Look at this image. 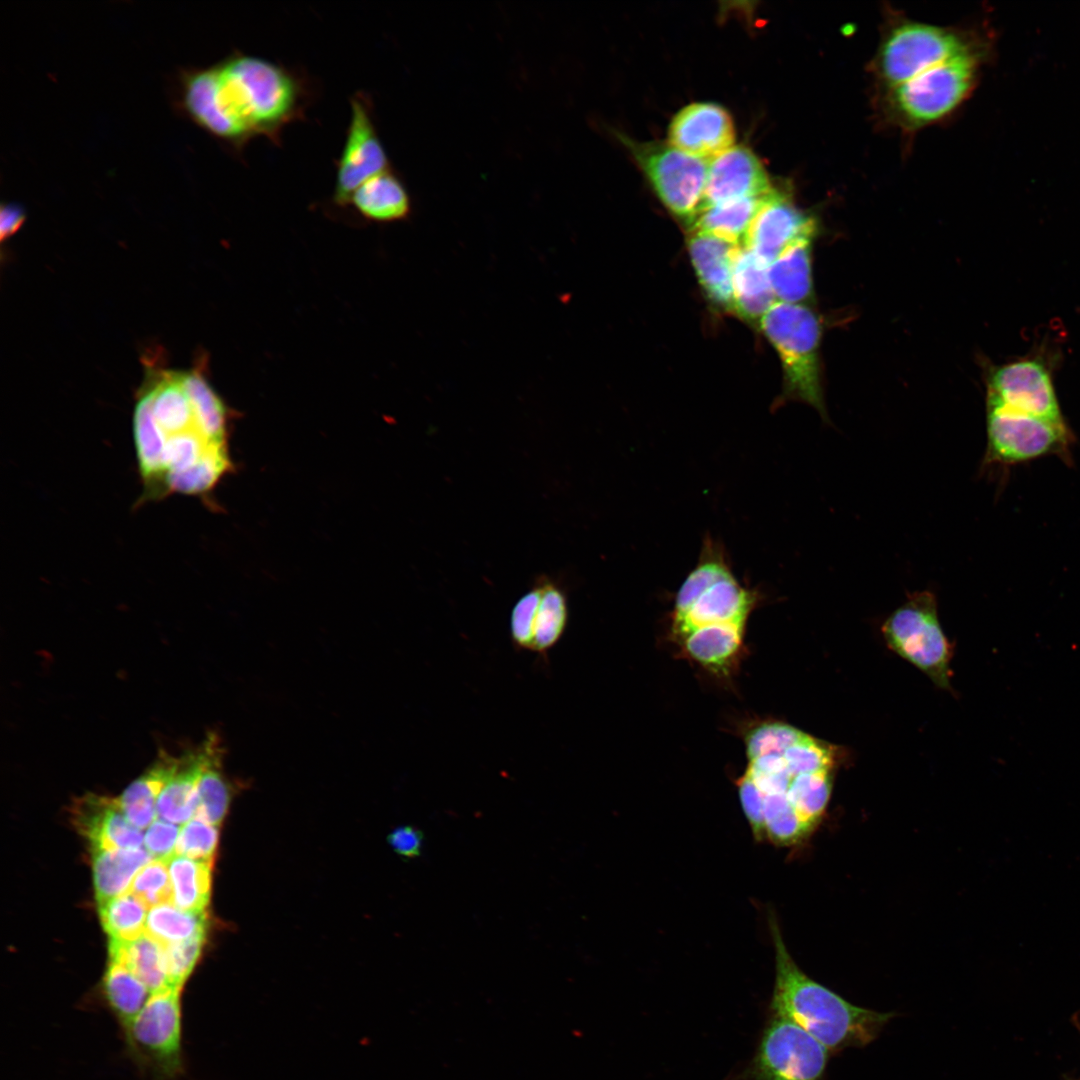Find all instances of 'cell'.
<instances>
[{"label": "cell", "mask_w": 1080, "mask_h": 1080, "mask_svg": "<svg viewBox=\"0 0 1080 1080\" xmlns=\"http://www.w3.org/2000/svg\"><path fill=\"white\" fill-rule=\"evenodd\" d=\"M132 436L141 484L137 506L172 495L206 499L234 467L228 440L209 426L182 371L147 376L136 396Z\"/></svg>", "instance_id": "6da1fadb"}, {"label": "cell", "mask_w": 1080, "mask_h": 1080, "mask_svg": "<svg viewBox=\"0 0 1080 1080\" xmlns=\"http://www.w3.org/2000/svg\"><path fill=\"white\" fill-rule=\"evenodd\" d=\"M314 95L304 72L236 51L208 68L194 113L202 128L240 151L257 136L280 144L284 127L304 119Z\"/></svg>", "instance_id": "7a4b0ae2"}, {"label": "cell", "mask_w": 1080, "mask_h": 1080, "mask_svg": "<svg viewBox=\"0 0 1080 1080\" xmlns=\"http://www.w3.org/2000/svg\"><path fill=\"white\" fill-rule=\"evenodd\" d=\"M770 927L776 952L770 1013L794 1022L830 1054L865 1047L874 1041L895 1013L854 1005L811 979L789 955L773 918Z\"/></svg>", "instance_id": "3957f363"}, {"label": "cell", "mask_w": 1080, "mask_h": 1080, "mask_svg": "<svg viewBox=\"0 0 1080 1080\" xmlns=\"http://www.w3.org/2000/svg\"><path fill=\"white\" fill-rule=\"evenodd\" d=\"M784 373V396L815 408L824 420L827 411L820 379L821 325L806 304L777 301L760 319Z\"/></svg>", "instance_id": "277c9868"}, {"label": "cell", "mask_w": 1080, "mask_h": 1080, "mask_svg": "<svg viewBox=\"0 0 1080 1080\" xmlns=\"http://www.w3.org/2000/svg\"><path fill=\"white\" fill-rule=\"evenodd\" d=\"M181 991L152 993L122 1029L128 1055L146 1080H177L184 1072Z\"/></svg>", "instance_id": "5b68a950"}, {"label": "cell", "mask_w": 1080, "mask_h": 1080, "mask_svg": "<svg viewBox=\"0 0 1080 1080\" xmlns=\"http://www.w3.org/2000/svg\"><path fill=\"white\" fill-rule=\"evenodd\" d=\"M986 431L983 469H1007L1049 456L1071 463L1075 438L1067 423L1021 413L987 398Z\"/></svg>", "instance_id": "8992f818"}, {"label": "cell", "mask_w": 1080, "mask_h": 1080, "mask_svg": "<svg viewBox=\"0 0 1080 1080\" xmlns=\"http://www.w3.org/2000/svg\"><path fill=\"white\" fill-rule=\"evenodd\" d=\"M888 645L939 687L948 689L950 645L937 615V601L930 591L916 592L884 622Z\"/></svg>", "instance_id": "52a82bcc"}, {"label": "cell", "mask_w": 1080, "mask_h": 1080, "mask_svg": "<svg viewBox=\"0 0 1080 1080\" xmlns=\"http://www.w3.org/2000/svg\"><path fill=\"white\" fill-rule=\"evenodd\" d=\"M978 65L979 54L969 48L892 88V103L911 125L937 121L966 98Z\"/></svg>", "instance_id": "ba28073f"}, {"label": "cell", "mask_w": 1080, "mask_h": 1080, "mask_svg": "<svg viewBox=\"0 0 1080 1080\" xmlns=\"http://www.w3.org/2000/svg\"><path fill=\"white\" fill-rule=\"evenodd\" d=\"M830 1052L789 1019L770 1013L744 1080H823Z\"/></svg>", "instance_id": "9c48e42d"}, {"label": "cell", "mask_w": 1080, "mask_h": 1080, "mask_svg": "<svg viewBox=\"0 0 1080 1080\" xmlns=\"http://www.w3.org/2000/svg\"><path fill=\"white\" fill-rule=\"evenodd\" d=\"M622 141L666 208L690 222L700 208L709 160L687 154L669 143H639L623 136Z\"/></svg>", "instance_id": "30bf717a"}, {"label": "cell", "mask_w": 1080, "mask_h": 1080, "mask_svg": "<svg viewBox=\"0 0 1080 1080\" xmlns=\"http://www.w3.org/2000/svg\"><path fill=\"white\" fill-rule=\"evenodd\" d=\"M969 48V44L951 30L924 23H903L894 28L882 44L880 73L894 88Z\"/></svg>", "instance_id": "8fae6325"}, {"label": "cell", "mask_w": 1080, "mask_h": 1080, "mask_svg": "<svg viewBox=\"0 0 1080 1080\" xmlns=\"http://www.w3.org/2000/svg\"><path fill=\"white\" fill-rule=\"evenodd\" d=\"M569 623L568 598L555 582L542 578L512 608L509 636L520 652L534 654L548 664L549 652L561 641Z\"/></svg>", "instance_id": "7c38bea8"}, {"label": "cell", "mask_w": 1080, "mask_h": 1080, "mask_svg": "<svg viewBox=\"0 0 1080 1080\" xmlns=\"http://www.w3.org/2000/svg\"><path fill=\"white\" fill-rule=\"evenodd\" d=\"M351 118L342 152L335 162L336 179L332 201L349 205L354 191L373 176L388 170L390 162L378 135L371 98L357 91L350 98Z\"/></svg>", "instance_id": "4fadbf2b"}, {"label": "cell", "mask_w": 1080, "mask_h": 1080, "mask_svg": "<svg viewBox=\"0 0 1080 1080\" xmlns=\"http://www.w3.org/2000/svg\"><path fill=\"white\" fill-rule=\"evenodd\" d=\"M987 398L1028 415L1066 424L1047 363L1029 356L995 367L988 378Z\"/></svg>", "instance_id": "5bb4252c"}, {"label": "cell", "mask_w": 1080, "mask_h": 1080, "mask_svg": "<svg viewBox=\"0 0 1080 1080\" xmlns=\"http://www.w3.org/2000/svg\"><path fill=\"white\" fill-rule=\"evenodd\" d=\"M773 190L768 174L756 155L747 147L734 145L709 160L698 213L710 206L763 196Z\"/></svg>", "instance_id": "9a60e30c"}, {"label": "cell", "mask_w": 1080, "mask_h": 1080, "mask_svg": "<svg viewBox=\"0 0 1080 1080\" xmlns=\"http://www.w3.org/2000/svg\"><path fill=\"white\" fill-rule=\"evenodd\" d=\"M815 233V220L774 190L752 220L743 245L769 266L791 243Z\"/></svg>", "instance_id": "2e32d148"}, {"label": "cell", "mask_w": 1080, "mask_h": 1080, "mask_svg": "<svg viewBox=\"0 0 1080 1080\" xmlns=\"http://www.w3.org/2000/svg\"><path fill=\"white\" fill-rule=\"evenodd\" d=\"M669 144L692 156L711 160L734 146L735 129L729 113L714 103H693L672 119Z\"/></svg>", "instance_id": "e0dca14e"}, {"label": "cell", "mask_w": 1080, "mask_h": 1080, "mask_svg": "<svg viewBox=\"0 0 1080 1080\" xmlns=\"http://www.w3.org/2000/svg\"><path fill=\"white\" fill-rule=\"evenodd\" d=\"M72 821L90 844V849L140 848L141 830L125 817L116 798L85 794L74 800Z\"/></svg>", "instance_id": "ac0fdd59"}, {"label": "cell", "mask_w": 1080, "mask_h": 1080, "mask_svg": "<svg viewBox=\"0 0 1080 1080\" xmlns=\"http://www.w3.org/2000/svg\"><path fill=\"white\" fill-rule=\"evenodd\" d=\"M221 745L220 737L209 732L201 743L179 755L177 768L157 799L158 819L185 824L194 817L199 779L209 759Z\"/></svg>", "instance_id": "d6986e66"}, {"label": "cell", "mask_w": 1080, "mask_h": 1080, "mask_svg": "<svg viewBox=\"0 0 1080 1080\" xmlns=\"http://www.w3.org/2000/svg\"><path fill=\"white\" fill-rule=\"evenodd\" d=\"M755 601V594L742 587L729 571L703 591L683 614L673 616V632L685 639L708 625L747 619Z\"/></svg>", "instance_id": "ffe728a7"}, {"label": "cell", "mask_w": 1080, "mask_h": 1080, "mask_svg": "<svg viewBox=\"0 0 1080 1080\" xmlns=\"http://www.w3.org/2000/svg\"><path fill=\"white\" fill-rule=\"evenodd\" d=\"M737 246L700 232L691 231L688 239L690 258L702 287L716 304L730 311L732 261Z\"/></svg>", "instance_id": "44dd1931"}, {"label": "cell", "mask_w": 1080, "mask_h": 1080, "mask_svg": "<svg viewBox=\"0 0 1080 1080\" xmlns=\"http://www.w3.org/2000/svg\"><path fill=\"white\" fill-rule=\"evenodd\" d=\"M733 311L746 320H759L777 302L768 266L743 244L735 248L732 261Z\"/></svg>", "instance_id": "7402d4cb"}, {"label": "cell", "mask_w": 1080, "mask_h": 1080, "mask_svg": "<svg viewBox=\"0 0 1080 1080\" xmlns=\"http://www.w3.org/2000/svg\"><path fill=\"white\" fill-rule=\"evenodd\" d=\"M349 205L364 219L378 223L407 219L412 210L409 193L391 168L360 185L352 194Z\"/></svg>", "instance_id": "603a6c76"}, {"label": "cell", "mask_w": 1080, "mask_h": 1080, "mask_svg": "<svg viewBox=\"0 0 1080 1080\" xmlns=\"http://www.w3.org/2000/svg\"><path fill=\"white\" fill-rule=\"evenodd\" d=\"M178 762L179 755L159 751L151 766L116 797L122 812L133 826L142 830L156 820L158 796Z\"/></svg>", "instance_id": "cb8c5ba5"}, {"label": "cell", "mask_w": 1080, "mask_h": 1080, "mask_svg": "<svg viewBox=\"0 0 1080 1080\" xmlns=\"http://www.w3.org/2000/svg\"><path fill=\"white\" fill-rule=\"evenodd\" d=\"M814 236L800 237L768 266L769 280L777 301L805 304L812 296L811 251Z\"/></svg>", "instance_id": "d4e9b609"}, {"label": "cell", "mask_w": 1080, "mask_h": 1080, "mask_svg": "<svg viewBox=\"0 0 1080 1080\" xmlns=\"http://www.w3.org/2000/svg\"><path fill=\"white\" fill-rule=\"evenodd\" d=\"M90 850L97 904L128 892L138 871L153 860L141 847Z\"/></svg>", "instance_id": "484cf974"}, {"label": "cell", "mask_w": 1080, "mask_h": 1080, "mask_svg": "<svg viewBox=\"0 0 1080 1080\" xmlns=\"http://www.w3.org/2000/svg\"><path fill=\"white\" fill-rule=\"evenodd\" d=\"M772 192L705 208L689 222L691 231L742 245L752 220Z\"/></svg>", "instance_id": "4316f807"}, {"label": "cell", "mask_w": 1080, "mask_h": 1080, "mask_svg": "<svg viewBox=\"0 0 1080 1080\" xmlns=\"http://www.w3.org/2000/svg\"><path fill=\"white\" fill-rule=\"evenodd\" d=\"M109 960L128 968L154 993L170 987L164 945L146 931L131 940H109Z\"/></svg>", "instance_id": "83f0119b"}, {"label": "cell", "mask_w": 1080, "mask_h": 1080, "mask_svg": "<svg viewBox=\"0 0 1080 1080\" xmlns=\"http://www.w3.org/2000/svg\"><path fill=\"white\" fill-rule=\"evenodd\" d=\"M746 619L702 627L684 639L687 653L699 663L720 669L736 655L742 644Z\"/></svg>", "instance_id": "f1b7e54d"}, {"label": "cell", "mask_w": 1080, "mask_h": 1080, "mask_svg": "<svg viewBox=\"0 0 1080 1080\" xmlns=\"http://www.w3.org/2000/svg\"><path fill=\"white\" fill-rule=\"evenodd\" d=\"M213 862L175 854L168 862L171 902L187 911H205L211 893Z\"/></svg>", "instance_id": "f546056e"}, {"label": "cell", "mask_w": 1080, "mask_h": 1080, "mask_svg": "<svg viewBox=\"0 0 1080 1080\" xmlns=\"http://www.w3.org/2000/svg\"><path fill=\"white\" fill-rule=\"evenodd\" d=\"M101 986L104 1001L122 1029L137 1016L152 994L128 968L114 961H109Z\"/></svg>", "instance_id": "4dcf8cb0"}, {"label": "cell", "mask_w": 1080, "mask_h": 1080, "mask_svg": "<svg viewBox=\"0 0 1080 1080\" xmlns=\"http://www.w3.org/2000/svg\"><path fill=\"white\" fill-rule=\"evenodd\" d=\"M221 745L209 759L197 786L196 817L219 826L229 809L234 787L224 774Z\"/></svg>", "instance_id": "1f68e13d"}, {"label": "cell", "mask_w": 1080, "mask_h": 1080, "mask_svg": "<svg viewBox=\"0 0 1080 1080\" xmlns=\"http://www.w3.org/2000/svg\"><path fill=\"white\" fill-rule=\"evenodd\" d=\"M207 928L206 911L182 910L172 902L151 907L145 925V931L163 945L206 935Z\"/></svg>", "instance_id": "d6a6232c"}, {"label": "cell", "mask_w": 1080, "mask_h": 1080, "mask_svg": "<svg viewBox=\"0 0 1080 1080\" xmlns=\"http://www.w3.org/2000/svg\"><path fill=\"white\" fill-rule=\"evenodd\" d=\"M147 906L130 891L98 904L104 931L111 940H131L145 932Z\"/></svg>", "instance_id": "836d02e7"}, {"label": "cell", "mask_w": 1080, "mask_h": 1080, "mask_svg": "<svg viewBox=\"0 0 1080 1080\" xmlns=\"http://www.w3.org/2000/svg\"><path fill=\"white\" fill-rule=\"evenodd\" d=\"M832 789V770L800 774L790 782L786 797L800 818L812 828L824 813Z\"/></svg>", "instance_id": "e575fe53"}, {"label": "cell", "mask_w": 1080, "mask_h": 1080, "mask_svg": "<svg viewBox=\"0 0 1080 1080\" xmlns=\"http://www.w3.org/2000/svg\"><path fill=\"white\" fill-rule=\"evenodd\" d=\"M806 733L781 722L764 723L751 730L746 737L749 760L767 754H781L799 742Z\"/></svg>", "instance_id": "d590c367"}, {"label": "cell", "mask_w": 1080, "mask_h": 1080, "mask_svg": "<svg viewBox=\"0 0 1080 1080\" xmlns=\"http://www.w3.org/2000/svg\"><path fill=\"white\" fill-rule=\"evenodd\" d=\"M783 756L793 776L832 770L834 764L832 746L808 734L787 748Z\"/></svg>", "instance_id": "8d00e7d4"}, {"label": "cell", "mask_w": 1080, "mask_h": 1080, "mask_svg": "<svg viewBox=\"0 0 1080 1080\" xmlns=\"http://www.w3.org/2000/svg\"><path fill=\"white\" fill-rule=\"evenodd\" d=\"M218 838V826L194 816L180 828L175 854L213 862Z\"/></svg>", "instance_id": "74e56055"}, {"label": "cell", "mask_w": 1080, "mask_h": 1080, "mask_svg": "<svg viewBox=\"0 0 1080 1080\" xmlns=\"http://www.w3.org/2000/svg\"><path fill=\"white\" fill-rule=\"evenodd\" d=\"M129 891L148 908L171 902L172 884L167 862L153 859L134 877Z\"/></svg>", "instance_id": "f35d334b"}, {"label": "cell", "mask_w": 1080, "mask_h": 1080, "mask_svg": "<svg viewBox=\"0 0 1080 1080\" xmlns=\"http://www.w3.org/2000/svg\"><path fill=\"white\" fill-rule=\"evenodd\" d=\"M206 935L164 945L165 965L170 987L182 988L197 964Z\"/></svg>", "instance_id": "ab89813d"}, {"label": "cell", "mask_w": 1080, "mask_h": 1080, "mask_svg": "<svg viewBox=\"0 0 1080 1080\" xmlns=\"http://www.w3.org/2000/svg\"><path fill=\"white\" fill-rule=\"evenodd\" d=\"M180 827L156 818L144 834L145 849L155 860L168 862L176 851Z\"/></svg>", "instance_id": "60d3db41"}, {"label": "cell", "mask_w": 1080, "mask_h": 1080, "mask_svg": "<svg viewBox=\"0 0 1080 1080\" xmlns=\"http://www.w3.org/2000/svg\"><path fill=\"white\" fill-rule=\"evenodd\" d=\"M387 840L398 855L414 858L421 852L423 833L414 826L403 825L391 831Z\"/></svg>", "instance_id": "b9f144b4"}, {"label": "cell", "mask_w": 1080, "mask_h": 1080, "mask_svg": "<svg viewBox=\"0 0 1080 1080\" xmlns=\"http://www.w3.org/2000/svg\"><path fill=\"white\" fill-rule=\"evenodd\" d=\"M24 208L15 203H7L0 210V235L1 241L13 236L24 224Z\"/></svg>", "instance_id": "7bdbcfd3"}, {"label": "cell", "mask_w": 1080, "mask_h": 1080, "mask_svg": "<svg viewBox=\"0 0 1080 1080\" xmlns=\"http://www.w3.org/2000/svg\"><path fill=\"white\" fill-rule=\"evenodd\" d=\"M1073 1018H1074L1075 1025L1080 1030V1015L1079 1016L1075 1015Z\"/></svg>", "instance_id": "ee69618b"}]
</instances>
